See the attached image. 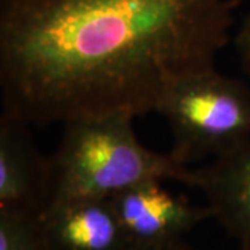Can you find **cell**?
<instances>
[{
    "label": "cell",
    "mask_w": 250,
    "mask_h": 250,
    "mask_svg": "<svg viewBox=\"0 0 250 250\" xmlns=\"http://www.w3.org/2000/svg\"><path fill=\"white\" fill-rule=\"evenodd\" d=\"M241 0H0L3 111L31 126L156 111L213 68Z\"/></svg>",
    "instance_id": "cell-1"
},
{
    "label": "cell",
    "mask_w": 250,
    "mask_h": 250,
    "mask_svg": "<svg viewBox=\"0 0 250 250\" xmlns=\"http://www.w3.org/2000/svg\"><path fill=\"white\" fill-rule=\"evenodd\" d=\"M134 118L128 113H108L62 123L60 145L49 156L47 208L78 199H110L147 181L187 184L190 167L139 142Z\"/></svg>",
    "instance_id": "cell-2"
},
{
    "label": "cell",
    "mask_w": 250,
    "mask_h": 250,
    "mask_svg": "<svg viewBox=\"0 0 250 250\" xmlns=\"http://www.w3.org/2000/svg\"><path fill=\"white\" fill-rule=\"evenodd\" d=\"M179 164L217 157L250 139V88L213 68L175 81L157 103Z\"/></svg>",
    "instance_id": "cell-3"
},
{
    "label": "cell",
    "mask_w": 250,
    "mask_h": 250,
    "mask_svg": "<svg viewBox=\"0 0 250 250\" xmlns=\"http://www.w3.org/2000/svg\"><path fill=\"white\" fill-rule=\"evenodd\" d=\"M134 250H161L184 242V236L213 213L175 195L163 181H147L110 197Z\"/></svg>",
    "instance_id": "cell-4"
},
{
    "label": "cell",
    "mask_w": 250,
    "mask_h": 250,
    "mask_svg": "<svg viewBox=\"0 0 250 250\" xmlns=\"http://www.w3.org/2000/svg\"><path fill=\"white\" fill-rule=\"evenodd\" d=\"M31 125L1 111L0 211L41 215L50 197V163L36 147Z\"/></svg>",
    "instance_id": "cell-5"
},
{
    "label": "cell",
    "mask_w": 250,
    "mask_h": 250,
    "mask_svg": "<svg viewBox=\"0 0 250 250\" xmlns=\"http://www.w3.org/2000/svg\"><path fill=\"white\" fill-rule=\"evenodd\" d=\"M185 185L199 189L213 218L241 249L250 250V139L202 167H190Z\"/></svg>",
    "instance_id": "cell-6"
},
{
    "label": "cell",
    "mask_w": 250,
    "mask_h": 250,
    "mask_svg": "<svg viewBox=\"0 0 250 250\" xmlns=\"http://www.w3.org/2000/svg\"><path fill=\"white\" fill-rule=\"evenodd\" d=\"M46 250H134L110 199H78L41 215Z\"/></svg>",
    "instance_id": "cell-7"
},
{
    "label": "cell",
    "mask_w": 250,
    "mask_h": 250,
    "mask_svg": "<svg viewBox=\"0 0 250 250\" xmlns=\"http://www.w3.org/2000/svg\"><path fill=\"white\" fill-rule=\"evenodd\" d=\"M0 250H46L41 217L0 211Z\"/></svg>",
    "instance_id": "cell-8"
},
{
    "label": "cell",
    "mask_w": 250,
    "mask_h": 250,
    "mask_svg": "<svg viewBox=\"0 0 250 250\" xmlns=\"http://www.w3.org/2000/svg\"><path fill=\"white\" fill-rule=\"evenodd\" d=\"M233 46L243 70L250 77V14L243 18L241 27L233 38Z\"/></svg>",
    "instance_id": "cell-9"
},
{
    "label": "cell",
    "mask_w": 250,
    "mask_h": 250,
    "mask_svg": "<svg viewBox=\"0 0 250 250\" xmlns=\"http://www.w3.org/2000/svg\"><path fill=\"white\" fill-rule=\"evenodd\" d=\"M161 250H199V249H195V248L189 246V245L185 243V242H181V243H178V245H174V246H171V248H167V249H161ZM238 250H245V249L238 248Z\"/></svg>",
    "instance_id": "cell-10"
}]
</instances>
